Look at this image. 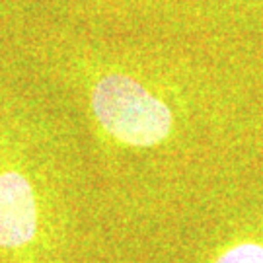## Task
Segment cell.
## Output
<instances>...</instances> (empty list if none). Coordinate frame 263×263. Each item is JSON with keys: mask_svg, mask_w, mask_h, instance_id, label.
I'll return each instance as SVG.
<instances>
[{"mask_svg": "<svg viewBox=\"0 0 263 263\" xmlns=\"http://www.w3.org/2000/svg\"><path fill=\"white\" fill-rule=\"evenodd\" d=\"M65 166L41 125L0 119V263H66Z\"/></svg>", "mask_w": 263, "mask_h": 263, "instance_id": "cell-1", "label": "cell"}, {"mask_svg": "<svg viewBox=\"0 0 263 263\" xmlns=\"http://www.w3.org/2000/svg\"><path fill=\"white\" fill-rule=\"evenodd\" d=\"M86 102L100 139L113 148H158L178 129V111L168 92L119 66H98L88 74Z\"/></svg>", "mask_w": 263, "mask_h": 263, "instance_id": "cell-2", "label": "cell"}, {"mask_svg": "<svg viewBox=\"0 0 263 263\" xmlns=\"http://www.w3.org/2000/svg\"><path fill=\"white\" fill-rule=\"evenodd\" d=\"M209 263H263V228L242 232L218 246Z\"/></svg>", "mask_w": 263, "mask_h": 263, "instance_id": "cell-3", "label": "cell"}]
</instances>
